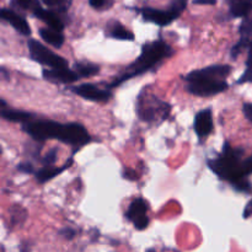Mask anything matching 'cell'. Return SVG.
<instances>
[{"label": "cell", "instance_id": "cell-20", "mask_svg": "<svg viewBox=\"0 0 252 252\" xmlns=\"http://www.w3.org/2000/svg\"><path fill=\"white\" fill-rule=\"evenodd\" d=\"M74 69L80 78H90L100 71V66L93 63H75Z\"/></svg>", "mask_w": 252, "mask_h": 252}, {"label": "cell", "instance_id": "cell-25", "mask_svg": "<svg viewBox=\"0 0 252 252\" xmlns=\"http://www.w3.org/2000/svg\"><path fill=\"white\" fill-rule=\"evenodd\" d=\"M233 186L239 192H245V193H251L252 192V186L250 182L246 180V177L245 179H241L240 181L235 182V184H233Z\"/></svg>", "mask_w": 252, "mask_h": 252}, {"label": "cell", "instance_id": "cell-21", "mask_svg": "<svg viewBox=\"0 0 252 252\" xmlns=\"http://www.w3.org/2000/svg\"><path fill=\"white\" fill-rule=\"evenodd\" d=\"M11 4L12 6L17 7V9L25 10V11H31L32 14L38 11L42 7L38 0H12Z\"/></svg>", "mask_w": 252, "mask_h": 252}, {"label": "cell", "instance_id": "cell-16", "mask_svg": "<svg viewBox=\"0 0 252 252\" xmlns=\"http://www.w3.org/2000/svg\"><path fill=\"white\" fill-rule=\"evenodd\" d=\"M34 16L37 19L42 20L47 26H49L51 29L57 30V31H63L64 29V24L62 22V20L57 16V14H54L53 11H49V10H44V9H39L38 11L34 12Z\"/></svg>", "mask_w": 252, "mask_h": 252}, {"label": "cell", "instance_id": "cell-29", "mask_svg": "<svg viewBox=\"0 0 252 252\" xmlns=\"http://www.w3.org/2000/svg\"><path fill=\"white\" fill-rule=\"evenodd\" d=\"M17 170H20V171L24 172V174H32V172H33V167H32V165L29 164V162H22V164H20L19 166H17Z\"/></svg>", "mask_w": 252, "mask_h": 252}, {"label": "cell", "instance_id": "cell-35", "mask_svg": "<svg viewBox=\"0 0 252 252\" xmlns=\"http://www.w3.org/2000/svg\"><path fill=\"white\" fill-rule=\"evenodd\" d=\"M193 2L198 5H214L217 4V0H193Z\"/></svg>", "mask_w": 252, "mask_h": 252}, {"label": "cell", "instance_id": "cell-7", "mask_svg": "<svg viewBox=\"0 0 252 252\" xmlns=\"http://www.w3.org/2000/svg\"><path fill=\"white\" fill-rule=\"evenodd\" d=\"M148 206L147 202L142 198L134 199L130 203L129 208L127 211V218L134 224L135 229L138 230H144L148 225H149V218L147 216Z\"/></svg>", "mask_w": 252, "mask_h": 252}, {"label": "cell", "instance_id": "cell-6", "mask_svg": "<svg viewBox=\"0 0 252 252\" xmlns=\"http://www.w3.org/2000/svg\"><path fill=\"white\" fill-rule=\"evenodd\" d=\"M228 89L224 79H197L189 81L187 91L196 96H213Z\"/></svg>", "mask_w": 252, "mask_h": 252}, {"label": "cell", "instance_id": "cell-3", "mask_svg": "<svg viewBox=\"0 0 252 252\" xmlns=\"http://www.w3.org/2000/svg\"><path fill=\"white\" fill-rule=\"evenodd\" d=\"M241 154V150L233 149L228 143H225L220 157L209 160L208 166L217 176L233 185L248 176L243 169V162H240Z\"/></svg>", "mask_w": 252, "mask_h": 252}, {"label": "cell", "instance_id": "cell-18", "mask_svg": "<svg viewBox=\"0 0 252 252\" xmlns=\"http://www.w3.org/2000/svg\"><path fill=\"white\" fill-rule=\"evenodd\" d=\"M233 17H245L252 10V0H229Z\"/></svg>", "mask_w": 252, "mask_h": 252}, {"label": "cell", "instance_id": "cell-9", "mask_svg": "<svg viewBox=\"0 0 252 252\" xmlns=\"http://www.w3.org/2000/svg\"><path fill=\"white\" fill-rule=\"evenodd\" d=\"M231 73V68L229 65H211L208 68L193 70L186 75L187 81L197 80V79H225Z\"/></svg>", "mask_w": 252, "mask_h": 252}, {"label": "cell", "instance_id": "cell-28", "mask_svg": "<svg viewBox=\"0 0 252 252\" xmlns=\"http://www.w3.org/2000/svg\"><path fill=\"white\" fill-rule=\"evenodd\" d=\"M59 234H61L62 236H64L66 240H71V239L76 235V231L73 230V229H70V228H65V229H62V230H59Z\"/></svg>", "mask_w": 252, "mask_h": 252}, {"label": "cell", "instance_id": "cell-12", "mask_svg": "<svg viewBox=\"0 0 252 252\" xmlns=\"http://www.w3.org/2000/svg\"><path fill=\"white\" fill-rule=\"evenodd\" d=\"M194 130L198 138L208 137L213 130V118L211 110H203L194 117Z\"/></svg>", "mask_w": 252, "mask_h": 252}, {"label": "cell", "instance_id": "cell-32", "mask_svg": "<svg viewBox=\"0 0 252 252\" xmlns=\"http://www.w3.org/2000/svg\"><path fill=\"white\" fill-rule=\"evenodd\" d=\"M123 177L125 179H128V180H137L138 179V174L135 171H133V170H126L125 172H123Z\"/></svg>", "mask_w": 252, "mask_h": 252}, {"label": "cell", "instance_id": "cell-27", "mask_svg": "<svg viewBox=\"0 0 252 252\" xmlns=\"http://www.w3.org/2000/svg\"><path fill=\"white\" fill-rule=\"evenodd\" d=\"M57 148H53V149L51 150V152L48 153V154L46 155V157L43 158V164L44 165H52L56 162L57 160Z\"/></svg>", "mask_w": 252, "mask_h": 252}, {"label": "cell", "instance_id": "cell-15", "mask_svg": "<svg viewBox=\"0 0 252 252\" xmlns=\"http://www.w3.org/2000/svg\"><path fill=\"white\" fill-rule=\"evenodd\" d=\"M71 162H73V159L68 160V161L65 162V165H64V166H62V167H54V166H52V165H46L43 169L38 170V171L36 172L37 181H38L39 184H44V182H47V181H49V180L54 179V177L58 176V175L61 174L62 171H64L66 167L70 166Z\"/></svg>", "mask_w": 252, "mask_h": 252}, {"label": "cell", "instance_id": "cell-17", "mask_svg": "<svg viewBox=\"0 0 252 252\" xmlns=\"http://www.w3.org/2000/svg\"><path fill=\"white\" fill-rule=\"evenodd\" d=\"M38 33L39 36H41L47 43L51 44V46H54L56 48H59V47L63 46L64 37L63 34L61 33V31H57V30L51 29V27H49V29L42 27V29H39Z\"/></svg>", "mask_w": 252, "mask_h": 252}, {"label": "cell", "instance_id": "cell-22", "mask_svg": "<svg viewBox=\"0 0 252 252\" xmlns=\"http://www.w3.org/2000/svg\"><path fill=\"white\" fill-rule=\"evenodd\" d=\"M239 32L241 34V38L249 39V37L252 34V10L245 16L244 21L241 22Z\"/></svg>", "mask_w": 252, "mask_h": 252}, {"label": "cell", "instance_id": "cell-2", "mask_svg": "<svg viewBox=\"0 0 252 252\" xmlns=\"http://www.w3.org/2000/svg\"><path fill=\"white\" fill-rule=\"evenodd\" d=\"M24 130L36 140L57 139L65 144H73L75 139V126L74 123L54 122L48 120H37L32 122H25Z\"/></svg>", "mask_w": 252, "mask_h": 252}, {"label": "cell", "instance_id": "cell-5", "mask_svg": "<svg viewBox=\"0 0 252 252\" xmlns=\"http://www.w3.org/2000/svg\"><path fill=\"white\" fill-rule=\"evenodd\" d=\"M27 46H29L31 58L33 59V61L38 62L39 64L48 65L51 66V68H66V66H68L66 59L57 56V54L53 53L51 49L47 48L46 46L39 43L36 39H30Z\"/></svg>", "mask_w": 252, "mask_h": 252}, {"label": "cell", "instance_id": "cell-26", "mask_svg": "<svg viewBox=\"0 0 252 252\" xmlns=\"http://www.w3.org/2000/svg\"><path fill=\"white\" fill-rule=\"evenodd\" d=\"M89 4L90 6H93L94 9L97 10H105L110 9L113 4V0H89Z\"/></svg>", "mask_w": 252, "mask_h": 252}, {"label": "cell", "instance_id": "cell-33", "mask_svg": "<svg viewBox=\"0 0 252 252\" xmlns=\"http://www.w3.org/2000/svg\"><path fill=\"white\" fill-rule=\"evenodd\" d=\"M252 216V199L248 203V206L244 209V218H250Z\"/></svg>", "mask_w": 252, "mask_h": 252}, {"label": "cell", "instance_id": "cell-34", "mask_svg": "<svg viewBox=\"0 0 252 252\" xmlns=\"http://www.w3.org/2000/svg\"><path fill=\"white\" fill-rule=\"evenodd\" d=\"M246 65H248V70L252 71V42L250 43V49H249V58L246 62Z\"/></svg>", "mask_w": 252, "mask_h": 252}, {"label": "cell", "instance_id": "cell-14", "mask_svg": "<svg viewBox=\"0 0 252 252\" xmlns=\"http://www.w3.org/2000/svg\"><path fill=\"white\" fill-rule=\"evenodd\" d=\"M106 34L112 38L121 39V41H133L134 39V34L117 21H112L107 25Z\"/></svg>", "mask_w": 252, "mask_h": 252}, {"label": "cell", "instance_id": "cell-11", "mask_svg": "<svg viewBox=\"0 0 252 252\" xmlns=\"http://www.w3.org/2000/svg\"><path fill=\"white\" fill-rule=\"evenodd\" d=\"M43 78L47 80L54 81V83H62V84H71L79 80L80 76L78 75L76 71L69 70L68 68H52V69H44L43 70Z\"/></svg>", "mask_w": 252, "mask_h": 252}, {"label": "cell", "instance_id": "cell-24", "mask_svg": "<svg viewBox=\"0 0 252 252\" xmlns=\"http://www.w3.org/2000/svg\"><path fill=\"white\" fill-rule=\"evenodd\" d=\"M10 212H11V221L14 224H19L26 219V212H25L21 207H12Z\"/></svg>", "mask_w": 252, "mask_h": 252}, {"label": "cell", "instance_id": "cell-10", "mask_svg": "<svg viewBox=\"0 0 252 252\" xmlns=\"http://www.w3.org/2000/svg\"><path fill=\"white\" fill-rule=\"evenodd\" d=\"M71 91L80 97L95 102H107L111 98V93L107 90H101L94 84H83V85L73 86Z\"/></svg>", "mask_w": 252, "mask_h": 252}, {"label": "cell", "instance_id": "cell-30", "mask_svg": "<svg viewBox=\"0 0 252 252\" xmlns=\"http://www.w3.org/2000/svg\"><path fill=\"white\" fill-rule=\"evenodd\" d=\"M243 169H244V171H245L246 175L252 174V155L243 162Z\"/></svg>", "mask_w": 252, "mask_h": 252}, {"label": "cell", "instance_id": "cell-8", "mask_svg": "<svg viewBox=\"0 0 252 252\" xmlns=\"http://www.w3.org/2000/svg\"><path fill=\"white\" fill-rule=\"evenodd\" d=\"M142 16L147 21L157 24L159 26H166V25L171 24L174 20H176L180 16V12L176 10L171 9L169 10H158L153 9V7H143L139 10Z\"/></svg>", "mask_w": 252, "mask_h": 252}, {"label": "cell", "instance_id": "cell-13", "mask_svg": "<svg viewBox=\"0 0 252 252\" xmlns=\"http://www.w3.org/2000/svg\"><path fill=\"white\" fill-rule=\"evenodd\" d=\"M0 16H1L4 21L9 22L17 32H20L24 36H30L31 34V29H30L26 19H24L21 15L16 14V12L10 9H2Z\"/></svg>", "mask_w": 252, "mask_h": 252}, {"label": "cell", "instance_id": "cell-4", "mask_svg": "<svg viewBox=\"0 0 252 252\" xmlns=\"http://www.w3.org/2000/svg\"><path fill=\"white\" fill-rule=\"evenodd\" d=\"M137 111L140 120L145 122H155V121L165 120L169 116L170 106L160 101L157 96L140 94Z\"/></svg>", "mask_w": 252, "mask_h": 252}, {"label": "cell", "instance_id": "cell-31", "mask_svg": "<svg viewBox=\"0 0 252 252\" xmlns=\"http://www.w3.org/2000/svg\"><path fill=\"white\" fill-rule=\"evenodd\" d=\"M244 115L249 121L252 122V103H245L244 105Z\"/></svg>", "mask_w": 252, "mask_h": 252}, {"label": "cell", "instance_id": "cell-19", "mask_svg": "<svg viewBox=\"0 0 252 252\" xmlns=\"http://www.w3.org/2000/svg\"><path fill=\"white\" fill-rule=\"evenodd\" d=\"M1 117L4 120L12 121V122H29L31 118H33V115L30 112H25V111L19 110H2L1 111Z\"/></svg>", "mask_w": 252, "mask_h": 252}, {"label": "cell", "instance_id": "cell-23", "mask_svg": "<svg viewBox=\"0 0 252 252\" xmlns=\"http://www.w3.org/2000/svg\"><path fill=\"white\" fill-rule=\"evenodd\" d=\"M47 6L52 7H58L61 11H66L69 6H70L71 1L70 0H42Z\"/></svg>", "mask_w": 252, "mask_h": 252}, {"label": "cell", "instance_id": "cell-1", "mask_svg": "<svg viewBox=\"0 0 252 252\" xmlns=\"http://www.w3.org/2000/svg\"><path fill=\"white\" fill-rule=\"evenodd\" d=\"M172 53H174V51H172L171 47H170L166 42L161 41V39L144 44L142 54L139 56V58L128 68V70L126 71V73H123L120 78L116 79V80L111 84L110 88H115V86H118L120 84H122L123 81L128 80V79H132L134 78V76H138L140 75V74L145 73V71L150 70L153 66H155L158 63H160L162 59L171 56Z\"/></svg>", "mask_w": 252, "mask_h": 252}]
</instances>
